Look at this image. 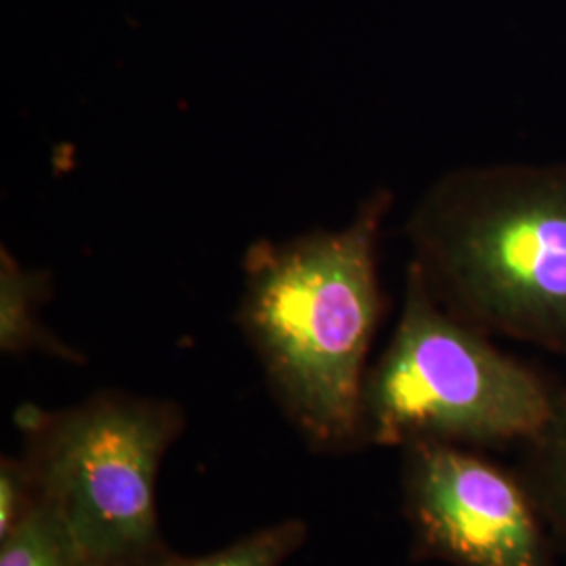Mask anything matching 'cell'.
<instances>
[{
  "instance_id": "1",
  "label": "cell",
  "mask_w": 566,
  "mask_h": 566,
  "mask_svg": "<svg viewBox=\"0 0 566 566\" xmlns=\"http://www.w3.org/2000/svg\"><path fill=\"white\" fill-rule=\"evenodd\" d=\"M392 196L378 189L353 221L243 256L240 325L283 409L313 441H359L367 353L385 311L378 242Z\"/></svg>"
},
{
  "instance_id": "2",
  "label": "cell",
  "mask_w": 566,
  "mask_h": 566,
  "mask_svg": "<svg viewBox=\"0 0 566 566\" xmlns=\"http://www.w3.org/2000/svg\"><path fill=\"white\" fill-rule=\"evenodd\" d=\"M405 229L409 264L447 311L566 359V163L449 170Z\"/></svg>"
},
{
  "instance_id": "3",
  "label": "cell",
  "mask_w": 566,
  "mask_h": 566,
  "mask_svg": "<svg viewBox=\"0 0 566 566\" xmlns=\"http://www.w3.org/2000/svg\"><path fill=\"white\" fill-rule=\"evenodd\" d=\"M556 390L491 334L447 311L407 264L395 334L367 369L359 441L371 446H525L546 424Z\"/></svg>"
},
{
  "instance_id": "4",
  "label": "cell",
  "mask_w": 566,
  "mask_h": 566,
  "mask_svg": "<svg viewBox=\"0 0 566 566\" xmlns=\"http://www.w3.org/2000/svg\"><path fill=\"white\" fill-rule=\"evenodd\" d=\"M32 416L25 460L36 502L49 507L95 566H126L163 546L156 476L179 434L177 405L99 392Z\"/></svg>"
},
{
  "instance_id": "5",
  "label": "cell",
  "mask_w": 566,
  "mask_h": 566,
  "mask_svg": "<svg viewBox=\"0 0 566 566\" xmlns=\"http://www.w3.org/2000/svg\"><path fill=\"white\" fill-rule=\"evenodd\" d=\"M403 510L422 558L453 566H558L560 554L523 474L479 449H403Z\"/></svg>"
},
{
  "instance_id": "6",
  "label": "cell",
  "mask_w": 566,
  "mask_h": 566,
  "mask_svg": "<svg viewBox=\"0 0 566 566\" xmlns=\"http://www.w3.org/2000/svg\"><path fill=\"white\" fill-rule=\"evenodd\" d=\"M49 287L46 273L23 266L7 245L0 248V348L11 355L42 350L78 361V353L60 343L39 319Z\"/></svg>"
},
{
  "instance_id": "7",
  "label": "cell",
  "mask_w": 566,
  "mask_h": 566,
  "mask_svg": "<svg viewBox=\"0 0 566 566\" xmlns=\"http://www.w3.org/2000/svg\"><path fill=\"white\" fill-rule=\"evenodd\" d=\"M518 472L566 558V388L556 390L546 424L521 447Z\"/></svg>"
},
{
  "instance_id": "8",
  "label": "cell",
  "mask_w": 566,
  "mask_h": 566,
  "mask_svg": "<svg viewBox=\"0 0 566 566\" xmlns=\"http://www.w3.org/2000/svg\"><path fill=\"white\" fill-rule=\"evenodd\" d=\"M0 566H95L60 518L36 502L0 537Z\"/></svg>"
},
{
  "instance_id": "9",
  "label": "cell",
  "mask_w": 566,
  "mask_h": 566,
  "mask_svg": "<svg viewBox=\"0 0 566 566\" xmlns=\"http://www.w3.org/2000/svg\"><path fill=\"white\" fill-rule=\"evenodd\" d=\"M304 535L303 523L285 521L208 556L185 558L160 546L126 566H282L283 560L303 544Z\"/></svg>"
},
{
  "instance_id": "10",
  "label": "cell",
  "mask_w": 566,
  "mask_h": 566,
  "mask_svg": "<svg viewBox=\"0 0 566 566\" xmlns=\"http://www.w3.org/2000/svg\"><path fill=\"white\" fill-rule=\"evenodd\" d=\"M34 504L36 495L25 462L4 460L0 465V537L18 525Z\"/></svg>"
}]
</instances>
